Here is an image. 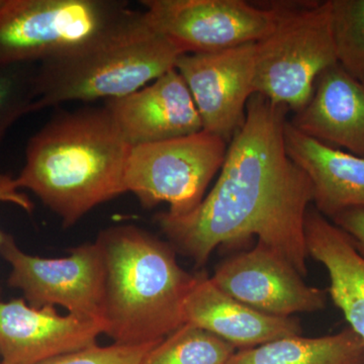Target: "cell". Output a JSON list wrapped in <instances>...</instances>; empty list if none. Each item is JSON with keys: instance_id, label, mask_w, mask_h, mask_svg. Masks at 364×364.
Segmentation results:
<instances>
[{"instance_id": "3957f363", "label": "cell", "mask_w": 364, "mask_h": 364, "mask_svg": "<svg viewBox=\"0 0 364 364\" xmlns=\"http://www.w3.org/2000/svg\"><path fill=\"white\" fill-rule=\"evenodd\" d=\"M95 242L105 260L104 334L114 343H159L184 324L196 273L179 265L168 242L133 225L105 229Z\"/></svg>"}, {"instance_id": "9a60e30c", "label": "cell", "mask_w": 364, "mask_h": 364, "mask_svg": "<svg viewBox=\"0 0 364 364\" xmlns=\"http://www.w3.org/2000/svg\"><path fill=\"white\" fill-rule=\"evenodd\" d=\"M289 122L318 142L364 156V85L334 64L318 75L310 102Z\"/></svg>"}, {"instance_id": "4fadbf2b", "label": "cell", "mask_w": 364, "mask_h": 364, "mask_svg": "<svg viewBox=\"0 0 364 364\" xmlns=\"http://www.w3.org/2000/svg\"><path fill=\"white\" fill-rule=\"evenodd\" d=\"M105 105L131 147L203 131L191 91L176 68L136 92Z\"/></svg>"}, {"instance_id": "44dd1931", "label": "cell", "mask_w": 364, "mask_h": 364, "mask_svg": "<svg viewBox=\"0 0 364 364\" xmlns=\"http://www.w3.org/2000/svg\"><path fill=\"white\" fill-rule=\"evenodd\" d=\"M36 70L32 64L0 67V145L14 124L33 112Z\"/></svg>"}, {"instance_id": "7c38bea8", "label": "cell", "mask_w": 364, "mask_h": 364, "mask_svg": "<svg viewBox=\"0 0 364 364\" xmlns=\"http://www.w3.org/2000/svg\"><path fill=\"white\" fill-rule=\"evenodd\" d=\"M100 334V321L33 308L25 299L0 301L1 364H38L97 345Z\"/></svg>"}, {"instance_id": "277c9868", "label": "cell", "mask_w": 364, "mask_h": 364, "mask_svg": "<svg viewBox=\"0 0 364 364\" xmlns=\"http://www.w3.org/2000/svg\"><path fill=\"white\" fill-rule=\"evenodd\" d=\"M183 55L155 32L143 11L36 70L33 112L68 102L119 100L176 68Z\"/></svg>"}, {"instance_id": "d4e9b609", "label": "cell", "mask_w": 364, "mask_h": 364, "mask_svg": "<svg viewBox=\"0 0 364 364\" xmlns=\"http://www.w3.org/2000/svg\"><path fill=\"white\" fill-rule=\"evenodd\" d=\"M0 364H1V363H0Z\"/></svg>"}, {"instance_id": "7a4b0ae2", "label": "cell", "mask_w": 364, "mask_h": 364, "mask_svg": "<svg viewBox=\"0 0 364 364\" xmlns=\"http://www.w3.org/2000/svg\"><path fill=\"white\" fill-rule=\"evenodd\" d=\"M131 148L105 105L62 112L28 141L16 183L35 193L63 227H71L127 193Z\"/></svg>"}, {"instance_id": "8fae6325", "label": "cell", "mask_w": 364, "mask_h": 364, "mask_svg": "<svg viewBox=\"0 0 364 364\" xmlns=\"http://www.w3.org/2000/svg\"><path fill=\"white\" fill-rule=\"evenodd\" d=\"M210 279L223 293L275 317L315 313L327 305V291L306 284L289 261L258 241L220 263Z\"/></svg>"}, {"instance_id": "5b68a950", "label": "cell", "mask_w": 364, "mask_h": 364, "mask_svg": "<svg viewBox=\"0 0 364 364\" xmlns=\"http://www.w3.org/2000/svg\"><path fill=\"white\" fill-rule=\"evenodd\" d=\"M135 11L119 0H0V67L64 56Z\"/></svg>"}, {"instance_id": "cb8c5ba5", "label": "cell", "mask_w": 364, "mask_h": 364, "mask_svg": "<svg viewBox=\"0 0 364 364\" xmlns=\"http://www.w3.org/2000/svg\"><path fill=\"white\" fill-rule=\"evenodd\" d=\"M0 203H11L32 214L33 203L26 193H21L16 178L7 174L0 173ZM7 235L0 231V245L6 240Z\"/></svg>"}, {"instance_id": "5bb4252c", "label": "cell", "mask_w": 364, "mask_h": 364, "mask_svg": "<svg viewBox=\"0 0 364 364\" xmlns=\"http://www.w3.org/2000/svg\"><path fill=\"white\" fill-rule=\"evenodd\" d=\"M183 318L184 323L212 333L237 350L298 336L303 332L298 318L259 312L223 293L205 272L196 273L184 303Z\"/></svg>"}, {"instance_id": "7402d4cb", "label": "cell", "mask_w": 364, "mask_h": 364, "mask_svg": "<svg viewBox=\"0 0 364 364\" xmlns=\"http://www.w3.org/2000/svg\"><path fill=\"white\" fill-rule=\"evenodd\" d=\"M156 344L140 346H124L116 343L100 346L97 344L38 364H141L146 354Z\"/></svg>"}, {"instance_id": "603a6c76", "label": "cell", "mask_w": 364, "mask_h": 364, "mask_svg": "<svg viewBox=\"0 0 364 364\" xmlns=\"http://www.w3.org/2000/svg\"><path fill=\"white\" fill-rule=\"evenodd\" d=\"M350 237L356 249L364 256V210H350L331 220Z\"/></svg>"}, {"instance_id": "ac0fdd59", "label": "cell", "mask_w": 364, "mask_h": 364, "mask_svg": "<svg viewBox=\"0 0 364 364\" xmlns=\"http://www.w3.org/2000/svg\"><path fill=\"white\" fill-rule=\"evenodd\" d=\"M227 364H364V344L348 327L327 336L298 335L237 350Z\"/></svg>"}, {"instance_id": "e0dca14e", "label": "cell", "mask_w": 364, "mask_h": 364, "mask_svg": "<svg viewBox=\"0 0 364 364\" xmlns=\"http://www.w3.org/2000/svg\"><path fill=\"white\" fill-rule=\"evenodd\" d=\"M305 239L309 257L327 270L333 303L364 344V256L343 230L313 205L306 217Z\"/></svg>"}, {"instance_id": "ffe728a7", "label": "cell", "mask_w": 364, "mask_h": 364, "mask_svg": "<svg viewBox=\"0 0 364 364\" xmlns=\"http://www.w3.org/2000/svg\"><path fill=\"white\" fill-rule=\"evenodd\" d=\"M337 62L364 85V0H329Z\"/></svg>"}, {"instance_id": "ba28073f", "label": "cell", "mask_w": 364, "mask_h": 364, "mask_svg": "<svg viewBox=\"0 0 364 364\" xmlns=\"http://www.w3.org/2000/svg\"><path fill=\"white\" fill-rule=\"evenodd\" d=\"M146 23L183 54L231 49L264 39L282 4L261 7L244 0H144Z\"/></svg>"}, {"instance_id": "52a82bcc", "label": "cell", "mask_w": 364, "mask_h": 364, "mask_svg": "<svg viewBox=\"0 0 364 364\" xmlns=\"http://www.w3.org/2000/svg\"><path fill=\"white\" fill-rule=\"evenodd\" d=\"M228 146L220 136L200 131L132 147L124 172L126 191L143 208L165 203L170 215L188 214L203 202L221 170Z\"/></svg>"}, {"instance_id": "9c48e42d", "label": "cell", "mask_w": 364, "mask_h": 364, "mask_svg": "<svg viewBox=\"0 0 364 364\" xmlns=\"http://www.w3.org/2000/svg\"><path fill=\"white\" fill-rule=\"evenodd\" d=\"M11 264L9 287L21 289L33 308L63 306L68 314L102 321L105 260L102 249L85 243L61 258H43L23 252L11 235L0 245Z\"/></svg>"}, {"instance_id": "6da1fadb", "label": "cell", "mask_w": 364, "mask_h": 364, "mask_svg": "<svg viewBox=\"0 0 364 364\" xmlns=\"http://www.w3.org/2000/svg\"><path fill=\"white\" fill-rule=\"evenodd\" d=\"M287 107L254 93L228 146L219 178L196 210L158 213L155 222L176 253L205 267L220 246L256 238L308 274L305 222L310 179L287 154Z\"/></svg>"}, {"instance_id": "2e32d148", "label": "cell", "mask_w": 364, "mask_h": 364, "mask_svg": "<svg viewBox=\"0 0 364 364\" xmlns=\"http://www.w3.org/2000/svg\"><path fill=\"white\" fill-rule=\"evenodd\" d=\"M287 154L310 179L312 205L329 220L350 210H364V156L318 142L287 119Z\"/></svg>"}, {"instance_id": "d6986e66", "label": "cell", "mask_w": 364, "mask_h": 364, "mask_svg": "<svg viewBox=\"0 0 364 364\" xmlns=\"http://www.w3.org/2000/svg\"><path fill=\"white\" fill-rule=\"evenodd\" d=\"M236 351L212 333L184 323L155 345L141 364H227Z\"/></svg>"}, {"instance_id": "30bf717a", "label": "cell", "mask_w": 364, "mask_h": 364, "mask_svg": "<svg viewBox=\"0 0 364 364\" xmlns=\"http://www.w3.org/2000/svg\"><path fill=\"white\" fill-rule=\"evenodd\" d=\"M176 69L191 91L203 131L231 142L245 122L249 100L255 93V43L183 54Z\"/></svg>"}, {"instance_id": "8992f818", "label": "cell", "mask_w": 364, "mask_h": 364, "mask_svg": "<svg viewBox=\"0 0 364 364\" xmlns=\"http://www.w3.org/2000/svg\"><path fill=\"white\" fill-rule=\"evenodd\" d=\"M336 63L329 0L284 4L274 30L255 43L254 92L296 114L312 98L318 75Z\"/></svg>"}]
</instances>
